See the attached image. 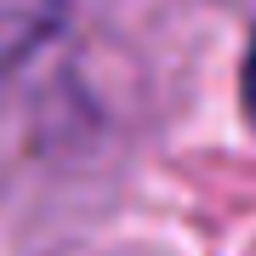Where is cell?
Returning a JSON list of instances; mask_svg holds the SVG:
<instances>
[{
  "instance_id": "cell-1",
  "label": "cell",
  "mask_w": 256,
  "mask_h": 256,
  "mask_svg": "<svg viewBox=\"0 0 256 256\" xmlns=\"http://www.w3.org/2000/svg\"><path fill=\"white\" fill-rule=\"evenodd\" d=\"M63 0H0V74L28 63L46 40L63 28Z\"/></svg>"
},
{
  "instance_id": "cell-2",
  "label": "cell",
  "mask_w": 256,
  "mask_h": 256,
  "mask_svg": "<svg viewBox=\"0 0 256 256\" xmlns=\"http://www.w3.org/2000/svg\"><path fill=\"white\" fill-rule=\"evenodd\" d=\"M239 97H245V114H250V126H256V40H250V52H245V74H239Z\"/></svg>"
}]
</instances>
